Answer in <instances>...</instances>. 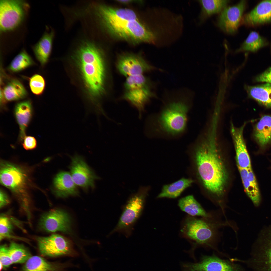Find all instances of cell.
<instances>
[{"mask_svg":"<svg viewBox=\"0 0 271 271\" xmlns=\"http://www.w3.org/2000/svg\"><path fill=\"white\" fill-rule=\"evenodd\" d=\"M33 63L30 56L25 51L23 50L13 59L8 69L13 72H17L30 66Z\"/></svg>","mask_w":271,"mask_h":271,"instance_id":"32","label":"cell"},{"mask_svg":"<svg viewBox=\"0 0 271 271\" xmlns=\"http://www.w3.org/2000/svg\"><path fill=\"white\" fill-rule=\"evenodd\" d=\"M0 173L1 183L16 195L25 214H30L31 203L27 191V176L24 171L16 165L2 161Z\"/></svg>","mask_w":271,"mask_h":271,"instance_id":"5","label":"cell"},{"mask_svg":"<svg viewBox=\"0 0 271 271\" xmlns=\"http://www.w3.org/2000/svg\"><path fill=\"white\" fill-rule=\"evenodd\" d=\"M103 25L114 35L133 42L152 43L157 38L156 34L138 20L120 21Z\"/></svg>","mask_w":271,"mask_h":271,"instance_id":"7","label":"cell"},{"mask_svg":"<svg viewBox=\"0 0 271 271\" xmlns=\"http://www.w3.org/2000/svg\"><path fill=\"white\" fill-rule=\"evenodd\" d=\"M3 92L5 99L8 101L22 99L25 98L27 94L23 84L16 79H12L4 87Z\"/></svg>","mask_w":271,"mask_h":271,"instance_id":"29","label":"cell"},{"mask_svg":"<svg viewBox=\"0 0 271 271\" xmlns=\"http://www.w3.org/2000/svg\"><path fill=\"white\" fill-rule=\"evenodd\" d=\"M193 180L182 178L171 183L163 186L157 197L174 198L179 196L186 188L191 186Z\"/></svg>","mask_w":271,"mask_h":271,"instance_id":"25","label":"cell"},{"mask_svg":"<svg viewBox=\"0 0 271 271\" xmlns=\"http://www.w3.org/2000/svg\"><path fill=\"white\" fill-rule=\"evenodd\" d=\"M96 12L103 25L120 21L138 20L134 12L129 9L114 8L100 5L96 7Z\"/></svg>","mask_w":271,"mask_h":271,"instance_id":"17","label":"cell"},{"mask_svg":"<svg viewBox=\"0 0 271 271\" xmlns=\"http://www.w3.org/2000/svg\"><path fill=\"white\" fill-rule=\"evenodd\" d=\"M37 241L40 252L44 256L56 257H75L78 255L70 242L59 234H53L48 236L39 237Z\"/></svg>","mask_w":271,"mask_h":271,"instance_id":"10","label":"cell"},{"mask_svg":"<svg viewBox=\"0 0 271 271\" xmlns=\"http://www.w3.org/2000/svg\"><path fill=\"white\" fill-rule=\"evenodd\" d=\"M0 261L3 268L9 266L13 263L9 254L7 245H3L0 247Z\"/></svg>","mask_w":271,"mask_h":271,"instance_id":"36","label":"cell"},{"mask_svg":"<svg viewBox=\"0 0 271 271\" xmlns=\"http://www.w3.org/2000/svg\"><path fill=\"white\" fill-rule=\"evenodd\" d=\"M28 7L24 1L1 0V30L10 31L18 27L24 20Z\"/></svg>","mask_w":271,"mask_h":271,"instance_id":"9","label":"cell"},{"mask_svg":"<svg viewBox=\"0 0 271 271\" xmlns=\"http://www.w3.org/2000/svg\"><path fill=\"white\" fill-rule=\"evenodd\" d=\"M242 22L254 25L271 22V0L260 2L242 19Z\"/></svg>","mask_w":271,"mask_h":271,"instance_id":"20","label":"cell"},{"mask_svg":"<svg viewBox=\"0 0 271 271\" xmlns=\"http://www.w3.org/2000/svg\"><path fill=\"white\" fill-rule=\"evenodd\" d=\"M150 189L149 187H141L132 195L125 205L116 226L110 233L123 234L126 237L130 235L134 225L144 209L145 200Z\"/></svg>","mask_w":271,"mask_h":271,"instance_id":"6","label":"cell"},{"mask_svg":"<svg viewBox=\"0 0 271 271\" xmlns=\"http://www.w3.org/2000/svg\"><path fill=\"white\" fill-rule=\"evenodd\" d=\"M8 249L13 263H25L31 256L29 251L23 245L14 242L10 243Z\"/></svg>","mask_w":271,"mask_h":271,"instance_id":"31","label":"cell"},{"mask_svg":"<svg viewBox=\"0 0 271 271\" xmlns=\"http://www.w3.org/2000/svg\"><path fill=\"white\" fill-rule=\"evenodd\" d=\"M246 4L245 1L241 0L235 5L225 8L219 17L218 22L219 27L228 33L236 32L242 20Z\"/></svg>","mask_w":271,"mask_h":271,"instance_id":"14","label":"cell"},{"mask_svg":"<svg viewBox=\"0 0 271 271\" xmlns=\"http://www.w3.org/2000/svg\"><path fill=\"white\" fill-rule=\"evenodd\" d=\"M164 103L157 114L150 115L146 121L144 131L153 137L159 133L171 137L182 134L187 126V114L193 96L189 89L182 88L166 91Z\"/></svg>","mask_w":271,"mask_h":271,"instance_id":"2","label":"cell"},{"mask_svg":"<svg viewBox=\"0 0 271 271\" xmlns=\"http://www.w3.org/2000/svg\"><path fill=\"white\" fill-rule=\"evenodd\" d=\"M218 123H210L204 138L194 148L191 155L196 175L203 185L218 197L223 194L228 174L218 145Z\"/></svg>","mask_w":271,"mask_h":271,"instance_id":"1","label":"cell"},{"mask_svg":"<svg viewBox=\"0 0 271 271\" xmlns=\"http://www.w3.org/2000/svg\"><path fill=\"white\" fill-rule=\"evenodd\" d=\"M254 136L256 140L261 147L271 142V115H264L256 124Z\"/></svg>","mask_w":271,"mask_h":271,"instance_id":"27","label":"cell"},{"mask_svg":"<svg viewBox=\"0 0 271 271\" xmlns=\"http://www.w3.org/2000/svg\"><path fill=\"white\" fill-rule=\"evenodd\" d=\"M76 53L85 82L90 92L95 94L103 90L105 67L102 55L94 44L84 41L79 46Z\"/></svg>","mask_w":271,"mask_h":271,"instance_id":"3","label":"cell"},{"mask_svg":"<svg viewBox=\"0 0 271 271\" xmlns=\"http://www.w3.org/2000/svg\"><path fill=\"white\" fill-rule=\"evenodd\" d=\"M22 145L26 150H31L36 148L37 142L34 137L30 136H26L22 142Z\"/></svg>","mask_w":271,"mask_h":271,"instance_id":"37","label":"cell"},{"mask_svg":"<svg viewBox=\"0 0 271 271\" xmlns=\"http://www.w3.org/2000/svg\"><path fill=\"white\" fill-rule=\"evenodd\" d=\"M266 44L265 40L258 33L252 31L249 34L239 48L236 50V52L242 51L254 52Z\"/></svg>","mask_w":271,"mask_h":271,"instance_id":"30","label":"cell"},{"mask_svg":"<svg viewBox=\"0 0 271 271\" xmlns=\"http://www.w3.org/2000/svg\"><path fill=\"white\" fill-rule=\"evenodd\" d=\"M246 123L241 126H235L231 124L230 130L235 151L238 168L248 169L251 168L250 158L248 154L243 136Z\"/></svg>","mask_w":271,"mask_h":271,"instance_id":"18","label":"cell"},{"mask_svg":"<svg viewBox=\"0 0 271 271\" xmlns=\"http://www.w3.org/2000/svg\"><path fill=\"white\" fill-rule=\"evenodd\" d=\"M69 166L70 173L75 183L84 191L95 187V181L99 179L82 156L76 154L71 157Z\"/></svg>","mask_w":271,"mask_h":271,"instance_id":"11","label":"cell"},{"mask_svg":"<svg viewBox=\"0 0 271 271\" xmlns=\"http://www.w3.org/2000/svg\"><path fill=\"white\" fill-rule=\"evenodd\" d=\"M255 80L257 82L271 84V67L258 76Z\"/></svg>","mask_w":271,"mask_h":271,"instance_id":"38","label":"cell"},{"mask_svg":"<svg viewBox=\"0 0 271 271\" xmlns=\"http://www.w3.org/2000/svg\"><path fill=\"white\" fill-rule=\"evenodd\" d=\"M54 36L53 30L49 32L45 31L33 47L34 54L42 65L47 62L50 54Z\"/></svg>","mask_w":271,"mask_h":271,"instance_id":"24","label":"cell"},{"mask_svg":"<svg viewBox=\"0 0 271 271\" xmlns=\"http://www.w3.org/2000/svg\"><path fill=\"white\" fill-rule=\"evenodd\" d=\"M39 225L41 229L47 232H66L70 230V220L66 213L59 209H54L42 215Z\"/></svg>","mask_w":271,"mask_h":271,"instance_id":"15","label":"cell"},{"mask_svg":"<svg viewBox=\"0 0 271 271\" xmlns=\"http://www.w3.org/2000/svg\"><path fill=\"white\" fill-rule=\"evenodd\" d=\"M22 271H64L70 263H52L40 256H31L25 262Z\"/></svg>","mask_w":271,"mask_h":271,"instance_id":"22","label":"cell"},{"mask_svg":"<svg viewBox=\"0 0 271 271\" xmlns=\"http://www.w3.org/2000/svg\"><path fill=\"white\" fill-rule=\"evenodd\" d=\"M246 261L254 271H271V226L263 229Z\"/></svg>","mask_w":271,"mask_h":271,"instance_id":"8","label":"cell"},{"mask_svg":"<svg viewBox=\"0 0 271 271\" xmlns=\"http://www.w3.org/2000/svg\"><path fill=\"white\" fill-rule=\"evenodd\" d=\"M13 226L10 219L7 216L2 215L0 218V240L5 239H13L24 240V238L14 234Z\"/></svg>","mask_w":271,"mask_h":271,"instance_id":"34","label":"cell"},{"mask_svg":"<svg viewBox=\"0 0 271 271\" xmlns=\"http://www.w3.org/2000/svg\"><path fill=\"white\" fill-rule=\"evenodd\" d=\"M182 271H243L239 265L215 256H203L196 263L182 262Z\"/></svg>","mask_w":271,"mask_h":271,"instance_id":"12","label":"cell"},{"mask_svg":"<svg viewBox=\"0 0 271 271\" xmlns=\"http://www.w3.org/2000/svg\"><path fill=\"white\" fill-rule=\"evenodd\" d=\"M245 191L256 207L261 202V196L257 184L251 168H238Z\"/></svg>","mask_w":271,"mask_h":271,"instance_id":"23","label":"cell"},{"mask_svg":"<svg viewBox=\"0 0 271 271\" xmlns=\"http://www.w3.org/2000/svg\"><path fill=\"white\" fill-rule=\"evenodd\" d=\"M29 85L33 93L36 95H40L44 90L45 85V81L41 76L35 74L30 78Z\"/></svg>","mask_w":271,"mask_h":271,"instance_id":"35","label":"cell"},{"mask_svg":"<svg viewBox=\"0 0 271 271\" xmlns=\"http://www.w3.org/2000/svg\"><path fill=\"white\" fill-rule=\"evenodd\" d=\"M117 67L120 72L127 77L143 75L145 72L153 70L163 71L151 65L140 56L133 54L121 56L118 60Z\"/></svg>","mask_w":271,"mask_h":271,"instance_id":"13","label":"cell"},{"mask_svg":"<svg viewBox=\"0 0 271 271\" xmlns=\"http://www.w3.org/2000/svg\"><path fill=\"white\" fill-rule=\"evenodd\" d=\"M14 114L19 127L18 141L22 142L26 136V131L32 118L33 108L29 100L19 102L16 105Z\"/></svg>","mask_w":271,"mask_h":271,"instance_id":"21","label":"cell"},{"mask_svg":"<svg viewBox=\"0 0 271 271\" xmlns=\"http://www.w3.org/2000/svg\"><path fill=\"white\" fill-rule=\"evenodd\" d=\"M215 217L211 213L207 217H189L185 220L181 231L184 237L193 243L194 246L189 252L190 256H193L194 249L196 245L213 247L218 238L219 229L227 225Z\"/></svg>","mask_w":271,"mask_h":271,"instance_id":"4","label":"cell"},{"mask_svg":"<svg viewBox=\"0 0 271 271\" xmlns=\"http://www.w3.org/2000/svg\"><path fill=\"white\" fill-rule=\"evenodd\" d=\"M199 1L202 6V14L209 16L221 12L226 7L229 1L207 0Z\"/></svg>","mask_w":271,"mask_h":271,"instance_id":"33","label":"cell"},{"mask_svg":"<svg viewBox=\"0 0 271 271\" xmlns=\"http://www.w3.org/2000/svg\"><path fill=\"white\" fill-rule=\"evenodd\" d=\"M53 192L56 196L61 198L70 196H76L79 192L70 173L61 171L54 177L53 182Z\"/></svg>","mask_w":271,"mask_h":271,"instance_id":"19","label":"cell"},{"mask_svg":"<svg viewBox=\"0 0 271 271\" xmlns=\"http://www.w3.org/2000/svg\"><path fill=\"white\" fill-rule=\"evenodd\" d=\"M149 83L125 90L123 98L138 110L139 117L141 118L145 111V107L151 98L156 97Z\"/></svg>","mask_w":271,"mask_h":271,"instance_id":"16","label":"cell"},{"mask_svg":"<svg viewBox=\"0 0 271 271\" xmlns=\"http://www.w3.org/2000/svg\"><path fill=\"white\" fill-rule=\"evenodd\" d=\"M10 203L9 199L6 193L2 190L0 192V207L2 208Z\"/></svg>","mask_w":271,"mask_h":271,"instance_id":"39","label":"cell"},{"mask_svg":"<svg viewBox=\"0 0 271 271\" xmlns=\"http://www.w3.org/2000/svg\"><path fill=\"white\" fill-rule=\"evenodd\" d=\"M178 205L181 210L192 216L207 217L211 214L205 210L192 195L180 199L178 201Z\"/></svg>","mask_w":271,"mask_h":271,"instance_id":"28","label":"cell"},{"mask_svg":"<svg viewBox=\"0 0 271 271\" xmlns=\"http://www.w3.org/2000/svg\"><path fill=\"white\" fill-rule=\"evenodd\" d=\"M245 88L249 97L259 103L271 107V84L267 83L256 86H246Z\"/></svg>","mask_w":271,"mask_h":271,"instance_id":"26","label":"cell"}]
</instances>
